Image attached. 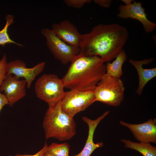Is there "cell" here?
Instances as JSON below:
<instances>
[{
    "label": "cell",
    "mask_w": 156,
    "mask_h": 156,
    "mask_svg": "<svg viewBox=\"0 0 156 156\" xmlns=\"http://www.w3.org/2000/svg\"><path fill=\"white\" fill-rule=\"evenodd\" d=\"M120 125L130 130L135 138L140 142L156 143V120L150 119L143 123L138 124L129 123L122 120Z\"/></svg>",
    "instance_id": "8fae6325"
},
{
    "label": "cell",
    "mask_w": 156,
    "mask_h": 156,
    "mask_svg": "<svg viewBox=\"0 0 156 156\" xmlns=\"http://www.w3.org/2000/svg\"><path fill=\"white\" fill-rule=\"evenodd\" d=\"M45 64V62H42L32 68H28L23 61L16 60L7 63V74H13L18 79L20 77L24 78L27 88H29L36 77L43 71Z\"/></svg>",
    "instance_id": "9c48e42d"
},
{
    "label": "cell",
    "mask_w": 156,
    "mask_h": 156,
    "mask_svg": "<svg viewBox=\"0 0 156 156\" xmlns=\"http://www.w3.org/2000/svg\"><path fill=\"white\" fill-rule=\"evenodd\" d=\"M93 90L82 91L71 90L66 92L61 100L62 109L73 118L78 113L85 110L94 103Z\"/></svg>",
    "instance_id": "52a82bcc"
},
{
    "label": "cell",
    "mask_w": 156,
    "mask_h": 156,
    "mask_svg": "<svg viewBox=\"0 0 156 156\" xmlns=\"http://www.w3.org/2000/svg\"><path fill=\"white\" fill-rule=\"evenodd\" d=\"M70 145L67 143H52L48 146L47 151L51 156H69Z\"/></svg>",
    "instance_id": "ac0fdd59"
},
{
    "label": "cell",
    "mask_w": 156,
    "mask_h": 156,
    "mask_svg": "<svg viewBox=\"0 0 156 156\" xmlns=\"http://www.w3.org/2000/svg\"><path fill=\"white\" fill-rule=\"evenodd\" d=\"M106 73L105 64L100 57L79 54L72 61L62 79L64 88L70 90L93 91Z\"/></svg>",
    "instance_id": "7a4b0ae2"
},
{
    "label": "cell",
    "mask_w": 156,
    "mask_h": 156,
    "mask_svg": "<svg viewBox=\"0 0 156 156\" xmlns=\"http://www.w3.org/2000/svg\"><path fill=\"white\" fill-rule=\"evenodd\" d=\"M112 63L107 62L105 65L106 73L120 78L123 75L122 66L127 59V56L123 50Z\"/></svg>",
    "instance_id": "9a60e30c"
},
{
    "label": "cell",
    "mask_w": 156,
    "mask_h": 156,
    "mask_svg": "<svg viewBox=\"0 0 156 156\" xmlns=\"http://www.w3.org/2000/svg\"><path fill=\"white\" fill-rule=\"evenodd\" d=\"M9 104L8 100L5 94L0 92V112L3 107L5 105Z\"/></svg>",
    "instance_id": "603a6c76"
},
{
    "label": "cell",
    "mask_w": 156,
    "mask_h": 156,
    "mask_svg": "<svg viewBox=\"0 0 156 156\" xmlns=\"http://www.w3.org/2000/svg\"><path fill=\"white\" fill-rule=\"evenodd\" d=\"M26 84L25 79L20 80L11 74H6L0 86V91L4 92L10 106L25 96Z\"/></svg>",
    "instance_id": "30bf717a"
},
{
    "label": "cell",
    "mask_w": 156,
    "mask_h": 156,
    "mask_svg": "<svg viewBox=\"0 0 156 156\" xmlns=\"http://www.w3.org/2000/svg\"><path fill=\"white\" fill-rule=\"evenodd\" d=\"M123 2L125 4V5H128L131 4L132 3V2H133L134 0H122Z\"/></svg>",
    "instance_id": "cb8c5ba5"
},
{
    "label": "cell",
    "mask_w": 156,
    "mask_h": 156,
    "mask_svg": "<svg viewBox=\"0 0 156 156\" xmlns=\"http://www.w3.org/2000/svg\"><path fill=\"white\" fill-rule=\"evenodd\" d=\"M121 141L124 144V147L136 150L143 156H156V148L150 143H137L129 140L122 139Z\"/></svg>",
    "instance_id": "2e32d148"
},
{
    "label": "cell",
    "mask_w": 156,
    "mask_h": 156,
    "mask_svg": "<svg viewBox=\"0 0 156 156\" xmlns=\"http://www.w3.org/2000/svg\"><path fill=\"white\" fill-rule=\"evenodd\" d=\"M93 1L101 7L107 8L110 7L112 3L111 0H94Z\"/></svg>",
    "instance_id": "44dd1931"
},
{
    "label": "cell",
    "mask_w": 156,
    "mask_h": 156,
    "mask_svg": "<svg viewBox=\"0 0 156 156\" xmlns=\"http://www.w3.org/2000/svg\"><path fill=\"white\" fill-rule=\"evenodd\" d=\"M129 36L127 29L118 23L98 24L83 34L79 54L98 56L104 63L109 62L123 50Z\"/></svg>",
    "instance_id": "6da1fadb"
},
{
    "label": "cell",
    "mask_w": 156,
    "mask_h": 156,
    "mask_svg": "<svg viewBox=\"0 0 156 156\" xmlns=\"http://www.w3.org/2000/svg\"><path fill=\"white\" fill-rule=\"evenodd\" d=\"M60 39L69 45L79 47L83 39L76 27L68 20L53 24L52 29Z\"/></svg>",
    "instance_id": "7c38bea8"
},
{
    "label": "cell",
    "mask_w": 156,
    "mask_h": 156,
    "mask_svg": "<svg viewBox=\"0 0 156 156\" xmlns=\"http://www.w3.org/2000/svg\"><path fill=\"white\" fill-rule=\"evenodd\" d=\"M7 60L6 55L4 53L0 60V86L3 81L7 74Z\"/></svg>",
    "instance_id": "ffe728a7"
},
{
    "label": "cell",
    "mask_w": 156,
    "mask_h": 156,
    "mask_svg": "<svg viewBox=\"0 0 156 156\" xmlns=\"http://www.w3.org/2000/svg\"><path fill=\"white\" fill-rule=\"evenodd\" d=\"M125 90L120 78L106 73L93 90L94 102L99 101L111 106L118 107L124 99Z\"/></svg>",
    "instance_id": "277c9868"
},
{
    "label": "cell",
    "mask_w": 156,
    "mask_h": 156,
    "mask_svg": "<svg viewBox=\"0 0 156 156\" xmlns=\"http://www.w3.org/2000/svg\"><path fill=\"white\" fill-rule=\"evenodd\" d=\"M63 2L66 5L70 7L80 9L82 8L86 4L90 3L91 0H64Z\"/></svg>",
    "instance_id": "d6986e66"
},
{
    "label": "cell",
    "mask_w": 156,
    "mask_h": 156,
    "mask_svg": "<svg viewBox=\"0 0 156 156\" xmlns=\"http://www.w3.org/2000/svg\"><path fill=\"white\" fill-rule=\"evenodd\" d=\"M64 88L62 79L52 74L42 75L35 86L37 97L48 104L61 100L65 92Z\"/></svg>",
    "instance_id": "5b68a950"
},
{
    "label": "cell",
    "mask_w": 156,
    "mask_h": 156,
    "mask_svg": "<svg viewBox=\"0 0 156 156\" xmlns=\"http://www.w3.org/2000/svg\"><path fill=\"white\" fill-rule=\"evenodd\" d=\"M48 146L46 142L42 148L36 153L33 155L17 154L15 155V156H42L44 153L47 151Z\"/></svg>",
    "instance_id": "7402d4cb"
},
{
    "label": "cell",
    "mask_w": 156,
    "mask_h": 156,
    "mask_svg": "<svg viewBox=\"0 0 156 156\" xmlns=\"http://www.w3.org/2000/svg\"><path fill=\"white\" fill-rule=\"evenodd\" d=\"M142 5V2L134 0L128 5L120 4L118 7L119 12L117 16L120 18L137 20L141 23L146 32H153L156 28V24L148 18L145 10Z\"/></svg>",
    "instance_id": "ba28073f"
},
{
    "label": "cell",
    "mask_w": 156,
    "mask_h": 156,
    "mask_svg": "<svg viewBox=\"0 0 156 156\" xmlns=\"http://www.w3.org/2000/svg\"><path fill=\"white\" fill-rule=\"evenodd\" d=\"M48 105L42 123L46 139L53 138L63 141L71 139L76 132L73 118L62 109L61 101Z\"/></svg>",
    "instance_id": "3957f363"
},
{
    "label": "cell",
    "mask_w": 156,
    "mask_h": 156,
    "mask_svg": "<svg viewBox=\"0 0 156 156\" xmlns=\"http://www.w3.org/2000/svg\"><path fill=\"white\" fill-rule=\"evenodd\" d=\"M11 156V155H9V156Z\"/></svg>",
    "instance_id": "484cf974"
},
{
    "label": "cell",
    "mask_w": 156,
    "mask_h": 156,
    "mask_svg": "<svg viewBox=\"0 0 156 156\" xmlns=\"http://www.w3.org/2000/svg\"><path fill=\"white\" fill-rule=\"evenodd\" d=\"M42 156H51L46 151L44 154Z\"/></svg>",
    "instance_id": "d4e9b609"
},
{
    "label": "cell",
    "mask_w": 156,
    "mask_h": 156,
    "mask_svg": "<svg viewBox=\"0 0 156 156\" xmlns=\"http://www.w3.org/2000/svg\"><path fill=\"white\" fill-rule=\"evenodd\" d=\"M106 111L101 115L94 120H92L86 116L83 117V120L88 127V136L85 144L81 152L74 156H90L96 148L102 147L103 144L102 142L95 143L93 142V137L96 128L100 122L109 113Z\"/></svg>",
    "instance_id": "4fadbf2b"
},
{
    "label": "cell",
    "mask_w": 156,
    "mask_h": 156,
    "mask_svg": "<svg viewBox=\"0 0 156 156\" xmlns=\"http://www.w3.org/2000/svg\"><path fill=\"white\" fill-rule=\"evenodd\" d=\"M154 60L153 58L145 59L140 60L129 59L130 64L133 66L137 71L139 78V84L136 91V94L141 95L143 90L147 83L156 76V68L145 69L143 68L144 65L151 63Z\"/></svg>",
    "instance_id": "5bb4252c"
},
{
    "label": "cell",
    "mask_w": 156,
    "mask_h": 156,
    "mask_svg": "<svg viewBox=\"0 0 156 156\" xmlns=\"http://www.w3.org/2000/svg\"><path fill=\"white\" fill-rule=\"evenodd\" d=\"M6 24L3 28L0 31V45L3 46L7 44H14L21 47L24 45L17 43L10 37L8 33V29L10 25L15 22L13 15L10 14L7 15L5 17Z\"/></svg>",
    "instance_id": "e0dca14e"
},
{
    "label": "cell",
    "mask_w": 156,
    "mask_h": 156,
    "mask_svg": "<svg viewBox=\"0 0 156 156\" xmlns=\"http://www.w3.org/2000/svg\"><path fill=\"white\" fill-rule=\"evenodd\" d=\"M41 33L46 38L47 46L51 53L62 64L71 62L79 54V47L67 44L59 38L51 29L43 28Z\"/></svg>",
    "instance_id": "8992f818"
}]
</instances>
